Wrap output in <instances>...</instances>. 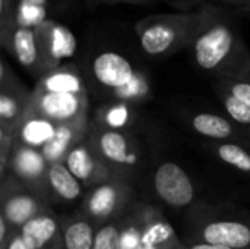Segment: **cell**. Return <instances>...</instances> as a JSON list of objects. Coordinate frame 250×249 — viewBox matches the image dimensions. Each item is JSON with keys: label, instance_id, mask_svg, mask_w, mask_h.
Segmentation results:
<instances>
[{"label": "cell", "instance_id": "1", "mask_svg": "<svg viewBox=\"0 0 250 249\" xmlns=\"http://www.w3.org/2000/svg\"><path fill=\"white\" fill-rule=\"evenodd\" d=\"M202 22L192 43L195 63L220 79H250V51L230 13L220 4L201 3Z\"/></svg>", "mask_w": 250, "mask_h": 249}, {"label": "cell", "instance_id": "2", "mask_svg": "<svg viewBox=\"0 0 250 249\" xmlns=\"http://www.w3.org/2000/svg\"><path fill=\"white\" fill-rule=\"evenodd\" d=\"M202 22L201 9L195 12L158 13L135 23L142 51L151 57H167L192 45Z\"/></svg>", "mask_w": 250, "mask_h": 249}, {"label": "cell", "instance_id": "3", "mask_svg": "<svg viewBox=\"0 0 250 249\" xmlns=\"http://www.w3.org/2000/svg\"><path fill=\"white\" fill-rule=\"evenodd\" d=\"M92 78L119 97H141L148 84L141 70H136L129 57L116 50H101L92 56L89 63Z\"/></svg>", "mask_w": 250, "mask_h": 249}, {"label": "cell", "instance_id": "4", "mask_svg": "<svg viewBox=\"0 0 250 249\" xmlns=\"http://www.w3.org/2000/svg\"><path fill=\"white\" fill-rule=\"evenodd\" d=\"M42 211H45L42 194L26 186L16 178L3 179L1 217L12 232L19 230Z\"/></svg>", "mask_w": 250, "mask_h": 249}, {"label": "cell", "instance_id": "5", "mask_svg": "<svg viewBox=\"0 0 250 249\" xmlns=\"http://www.w3.org/2000/svg\"><path fill=\"white\" fill-rule=\"evenodd\" d=\"M86 94L53 92L35 88L31 94V101L26 112L34 113L57 126L86 119Z\"/></svg>", "mask_w": 250, "mask_h": 249}, {"label": "cell", "instance_id": "6", "mask_svg": "<svg viewBox=\"0 0 250 249\" xmlns=\"http://www.w3.org/2000/svg\"><path fill=\"white\" fill-rule=\"evenodd\" d=\"M0 44L19 62L21 66L28 69L31 73H37L40 78L48 73L40 47L37 26L18 22L16 18L15 23H12L4 31H0Z\"/></svg>", "mask_w": 250, "mask_h": 249}, {"label": "cell", "instance_id": "7", "mask_svg": "<svg viewBox=\"0 0 250 249\" xmlns=\"http://www.w3.org/2000/svg\"><path fill=\"white\" fill-rule=\"evenodd\" d=\"M31 101V94L21 85L18 78L9 69L6 60H1L0 73V119L1 128L16 132Z\"/></svg>", "mask_w": 250, "mask_h": 249}, {"label": "cell", "instance_id": "8", "mask_svg": "<svg viewBox=\"0 0 250 249\" xmlns=\"http://www.w3.org/2000/svg\"><path fill=\"white\" fill-rule=\"evenodd\" d=\"M157 195L174 208H183L192 204L195 189L189 175L176 163H163L154 176Z\"/></svg>", "mask_w": 250, "mask_h": 249}, {"label": "cell", "instance_id": "9", "mask_svg": "<svg viewBox=\"0 0 250 249\" xmlns=\"http://www.w3.org/2000/svg\"><path fill=\"white\" fill-rule=\"evenodd\" d=\"M48 167L50 164L44 158L41 150L31 148L22 144H15L9 161V169L13 173V178L42 194L44 197Z\"/></svg>", "mask_w": 250, "mask_h": 249}, {"label": "cell", "instance_id": "10", "mask_svg": "<svg viewBox=\"0 0 250 249\" xmlns=\"http://www.w3.org/2000/svg\"><path fill=\"white\" fill-rule=\"evenodd\" d=\"M63 163L81 183L88 186H100L111 176L107 163L100 157L95 147L82 141L72 148Z\"/></svg>", "mask_w": 250, "mask_h": 249}, {"label": "cell", "instance_id": "11", "mask_svg": "<svg viewBox=\"0 0 250 249\" xmlns=\"http://www.w3.org/2000/svg\"><path fill=\"white\" fill-rule=\"evenodd\" d=\"M37 34L48 72L59 68L60 59L73 54L76 45L75 37L57 21H45L40 23L37 26Z\"/></svg>", "mask_w": 250, "mask_h": 249}, {"label": "cell", "instance_id": "12", "mask_svg": "<svg viewBox=\"0 0 250 249\" xmlns=\"http://www.w3.org/2000/svg\"><path fill=\"white\" fill-rule=\"evenodd\" d=\"M201 242L233 249H250V226L236 220L209 222L201 232Z\"/></svg>", "mask_w": 250, "mask_h": 249}, {"label": "cell", "instance_id": "13", "mask_svg": "<svg viewBox=\"0 0 250 249\" xmlns=\"http://www.w3.org/2000/svg\"><path fill=\"white\" fill-rule=\"evenodd\" d=\"M94 145V142H92ZM95 150L107 166H136L138 156L130 147V142L125 134L117 129H104L98 134L95 141Z\"/></svg>", "mask_w": 250, "mask_h": 249}, {"label": "cell", "instance_id": "14", "mask_svg": "<svg viewBox=\"0 0 250 249\" xmlns=\"http://www.w3.org/2000/svg\"><path fill=\"white\" fill-rule=\"evenodd\" d=\"M127 198V188L117 183H103L95 186L86 200L88 214L97 222H104L119 214Z\"/></svg>", "mask_w": 250, "mask_h": 249}, {"label": "cell", "instance_id": "15", "mask_svg": "<svg viewBox=\"0 0 250 249\" xmlns=\"http://www.w3.org/2000/svg\"><path fill=\"white\" fill-rule=\"evenodd\" d=\"M86 131V119H81L72 123L57 125L54 136L41 148V153L48 164L64 161L66 156L76 147Z\"/></svg>", "mask_w": 250, "mask_h": 249}, {"label": "cell", "instance_id": "16", "mask_svg": "<svg viewBox=\"0 0 250 249\" xmlns=\"http://www.w3.org/2000/svg\"><path fill=\"white\" fill-rule=\"evenodd\" d=\"M73 0H18V22L38 26L70 10Z\"/></svg>", "mask_w": 250, "mask_h": 249}, {"label": "cell", "instance_id": "17", "mask_svg": "<svg viewBox=\"0 0 250 249\" xmlns=\"http://www.w3.org/2000/svg\"><path fill=\"white\" fill-rule=\"evenodd\" d=\"M35 88L42 91H53V92L86 94L82 75L73 65H64L50 70L42 78H40Z\"/></svg>", "mask_w": 250, "mask_h": 249}, {"label": "cell", "instance_id": "18", "mask_svg": "<svg viewBox=\"0 0 250 249\" xmlns=\"http://www.w3.org/2000/svg\"><path fill=\"white\" fill-rule=\"evenodd\" d=\"M56 128L57 126L54 123H51L34 113L26 112L15 132L16 142L31 147V148L41 150L54 136Z\"/></svg>", "mask_w": 250, "mask_h": 249}, {"label": "cell", "instance_id": "19", "mask_svg": "<svg viewBox=\"0 0 250 249\" xmlns=\"http://www.w3.org/2000/svg\"><path fill=\"white\" fill-rule=\"evenodd\" d=\"M47 186L57 198L67 203H73L82 197L81 182L72 175V172L63 161L50 164L47 175Z\"/></svg>", "mask_w": 250, "mask_h": 249}, {"label": "cell", "instance_id": "20", "mask_svg": "<svg viewBox=\"0 0 250 249\" xmlns=\"http://www.w3.org/2000/svg\"><path fill=\"white\" fill-rule=\"evenodd\" d=\"M97 230L86 219H75L63 226V249H92Z\"/></svg>", "mask_w": 250, "mask_h": 249}, {"label": "cell", "instance_id": "21", "mask_svg": "<svg viewBox=\"0 0 250 249\" xmlns=\"http://www.w3.org/2000/svg\"><path fill=\"white\" fill-rule=\"evenodd\" d=\"M192 125H193V129L199 135H204L212 139H227L234 132L231 123L227 119L218 114H212V113L196 114L192 120Z\"/></svg>", "mask_w": 250, "mask_h": 249}, {"label": "cell", "instance_id": "22", "mask_svg": "<svg viewBox=\"0 0 250 249\" xmlns=\"http://www.w3.org/2000/svg\"><path fill=\"white\" fill-rule=\"evenodd\" d=\"M122 227L119 223H105L97 229L92 249H120L122 248Z\"/></svg>", "mask_w": 250, "mask_h": 249}, {"label": "cell", "instance_id": "23", "mask_svg": "<svg viewBox=\"0 0 250 249\" xmlns=\"http://www.w3.org/2000/svg\"><path fill=\"white\" fill-rule=\"evenodd\" d=\"M218 156L223 161L242 170L250 172V154L237 144H223L218 147Z\"/></svg>", "mask_w": 250, "mask_h": 249}, {"label": "cell", "instance_id": "24", "mask_svg": "<svg viewBox=\"0 0 250 249\" xmlns=\"http://www.w3.org/2000/svg\"><path fill=\"white\" fill-rule=\"evenodd\" d=\"M221 98L230 117L242 125H250V106L221 90Z\"/></svg>", "mask_w": 250, "mask_h": 249}, {"label": "cell", "instance_id": "25", "mask_svg": "<svg viewBox=\"0 0 250 249\" xmlns=\"http://www.w3.org/2000/svg\"><path fill=\"white\" fill-rule=\"evenodd\" d=\"M220 90L231 94L233 97L250 106L249 79H220Z\"/></svg>", "mask_w": 250, "mask_h": 249}, {"label": "cell", "instance_id": "26", "mask_svg": "<svg viewBox=\"0 0 250 249\" xmlns=\"http://www.w3.org/2000/svg\"><path fill=\"white\" fill-rule=\"evenodd\" d=\"M18 0H0V31H4L16 22Z\"/></svg>", "mask_w": 250, "mask_h": 249}, {"label": "cell", "instance_id": "27", "mask_svg": "<svg viewBox=\"0 0 250 249\" xmlns=\"http://www.w3.org/2000/svg\"><path fill=\"white\" fill-rule=\"evenodd\" d=\"M157 0H83L88 7H97L100 4H133V6H145L152 4Z\"/></svg>", "mask_w": 250, "mask_h": 249}, {"label": "cell", "instance_id": "28", "mask_svg": "<svg viewBox=\"0 0 250 249\" xmlns=\"http://www.w3.org/2000/svg\"><path fill=\"white\" fill-rule=\"evenodd\" d=\"M4 249H40L31 242H28L19 232H12V236L7 242Z\"/></svg>", "mask_w": 250, "mask_h": 249}, {"label": "cell", "instance_id": "29", "mask_svg": "<svg viewBox=\"0 0 250 249\" xmlns=\"http://www.w3.org/2000/svg\"><path fill=\"white\" fill-rule=\"evenodd\" d=\"M126 109L123 107V106H120V107H116V109H113L111 112H110V123L111 125H114V126H117V125H122L125 120H126Z\"/></svg>", "mask_w": 250, "mask_h": 249}, {"label": "cell", "instance_id": "30", "mask_svg": "<svg viewBox=\"0 0 250 249\" xmlns=\"http://www.w3.org/2000/svg\"><path fill=\"white\" fill-rule=\"evenodd\" d=\"M188 249H233L229 247H221V245H214V244H208V242H198L190 245Z\"/></svg>", "mask_w": 250, "mask_h": 249}, {"label": "cell", "instance_id": "31", "mask_svg": "<svg viewBox=\"0 0 250 249\" xmlns=\"http://www.w3.org/2000/svg\"><path fill=\"white\" fill-rule=\"evenodd\" d=\"M217 1H220L221 4H226V6H233V7L250 4V0H217Z\"/></svg>", "mask_w": 250, "mask_h": 249}, {"label": "cell", "instance_id": "32", "mask_svg": "<svg viewBox=\"0 0 250 249\" xmlns=\"http://www.w3.org/2000/svg\"><path fill=\"white\" fill-rule=\"evenodd\" d=\"M237 10H239L240 13H249V15H250V4H245V6H240V7H237Z\"/></svg>", "mask_w": 250, "mask_h": 249}, {"label": "cell", "instance_id": "33", "mask_svg": "<svg viewBox=\"0 0 250 249\" xmlns=\"http://www.w3.org/2000/svg\"><path fill=\"white\" fill-rule=\"evenodd\" d=\"M170 1H173V3H177V4H179V3H182V1H185V3H188V4H193L196 0H170Z\"/></svg>", "mask_w": 250, "mask_h": 249}, {"label": "cell", "instance_id": "34", "mask_svg": "<svg viewBox=\"0 0 250 249\" xmlns=\"http://www.w3.org/2000/svg\"><path fill=\"white\" fill-rule=\"evenodd\" d=\"M120 249H135V248H132V247H127V245H122V248Z\"/></svg>", "mask_w": 250, "mask_h": 249}]
</instances>
